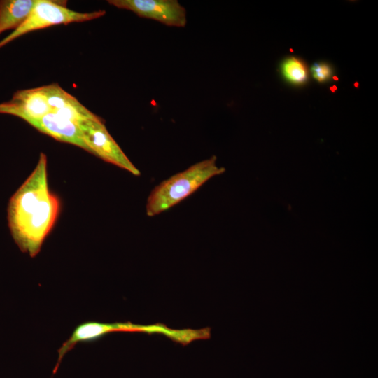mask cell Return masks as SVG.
Masks as SVG:
<instances>
[{
    "label": "cell",
    "mask_w": 378,
    "mask_h": 378,
    "mask_svg": "<svg viewBox=\"0 0 378 378\" xmlns=\"http://www.w3.org/2000/svg\"><path fill=\"white\" fill-rule=\"evenodd\" d=\"M27 122L41 132L58 141L71 144L88 150L78 126L54 112L51 111L38 118L31 119Z\"/></svg>",
    "instance_id": "obj_7"
},
{
    "label": "cell",
    "mask_w": 378,
    "mask_h": 378,
    "mask_svg": "<svg viewBox=\"0 0 378 378\" xmlns=\"http://www.w3.org/2000/svg\"><path fill=\"white\" fill-rule=\"evenodd\" d=\"M280 71L286 82L294 86H302L309 79V71L305 62L296 57H288L283 60Z\"/></svg>",
    "instance_id": "obj_10"
},
{
    "label": "cell",
    "mask_w": 378,
    "mask_h": 378,
    "mask_svg": "<svg viewBox=\"0 0 378 378\" xmlns=\"http://www.w3.org/2000/svg\"><path fill=\"white\" fill-rule=\"evenodd\" d=\"M125 332V322L102 323L86 321L79 324L74 330L69 338L58 350V360L53 370L55 374L63 357L78 343L94 342L109 333Z\"/></svg>",
    "instance_id": "obj_8"
},
{
    "label": "cell",
    "mask_w": 378,
    "mask_h": 378,
    "mask_svg": "<svg viewBox=\"0 0 378 378\" xmlns=\"http://www.w3.org/2000/svg\"><path fill=\"white\" fill-rule=\"evenodd\" d=\"M51 112L41 87L16 92L12 99L0 103V113L19 117L27 122Z\"/></svg>",
    "instance_id": "obj_6"
},
{
    "label": "cell",
    "mask_w": 378,
    "mask_h": 378,
    "mask_svg": "<svg viewBox=\"0 0 378 378\" xmlns=\"http://www.w3.org/2000/svg\"><path fill=\"white\" fill-rule=\"evenodd\" d=\"M225 172L216 164V157L198 162L155 186L148 195L146 211L155 216L192 195L208 180Z\"/></svg>",
    "instance_id": "obj_2"
},
{
    "label": "cell",
    "mask_w": 378,
    "mask_h": 378,
    "mask_svg": "<svg viewBox=\"0 0 378 378\" xmlns=\"http://www.w3.org/2000/svg\"><path fill=\"white\" fill-rule=\"evenodd\" d=\"M65 2L37 0L24 22L0 41V48L29 32L54 25L90 21L99 18L106 13L103 10L90 13L74 11L67 8Z\"/></svg>",
    "instance_id": "obj_3"
},
{
    "label": "cell",
    "mask_w": 378,
    "mask_h": 378,
    "mask_svg": "<svg viewBox=\"0 0 378 378\" xmlns=\"http://www.w3.org/2000/svg\"><path fill=\"white\" fill-rule=\"evenodd\" d=\"M37 0H1L0 35L19 27L28 18Z\"/></svg>",
    "instance_id": "obj_9"
},
{
    "label": "cell",
    "mask_w": 378,
    "mask_h": 378,
    "mask_svg": "<svg viewBox=\"0 0 378 378\" xmlns=\"http://www.w3.org/2000/svg\"><path fill=\"white\" fill-rule=\"evenodd\" d=\"M41 88L52 112L72 107L80 103L74 97L66 92L56 83L42 86Z\"/></svg>",
    "instance_id": "obj_11"
},
{
    "label": "cell",
    "mask_w": 378,
    "mask_h": 378,
    "mask_svg": "<svg viewBox=\"0 0 378 378\" xmlns=\"http://www.w3.org/2000/svg\"><path fill=\"white\" fill-rule=\"evenodd\" d=\"M57 197L48 188L47 158L41 153L33 172L10 198L8 208L12 236L22 252L34 257L59 213Z\"/></svg>",
    "instance_id": "obj_1"
},
{
    "label": "cell",
    "mask_w": 378,
    "mask_h": 378,
    "mask_svg": "<svg viewBox=\"0 0 378 378\" xmlns=\"http://www.w3.org/2000/svg\"><path fill=\"white\" fill-rule=\"evenodd\" d=\"M311 73L313 78L321 83L329 81L334 75L332 66L323 62L314 63L311 67Z\"/></svg>",
    "instance_id": "obj_12"
},
{
    "label": "cell",
    "mask_w": 378,
    "mask_h": 378,
    "mask_svg": "<svg viewBox=\"0 0 378 378\" xmlns=\"http://www.w3.org/2000/svg\"><path fill=\"white\" fill-rule=\"evenodd\" d=\"M78 126L88 152L135 176L140 175V171L109 134L101 118L80 122Z\"/></svg>",
    "instance_id": "obj_4"
},
{
    "label": "cell",
    "mask_w": 378,
    "mask_h": 378,
    "mask_svg": "<svg viewBox=\"0 0 378 378\" xmlns=\"http://www.w3.org/2000/svg\"><path fill=\"white\" fill-rule=\"evenodd\" d=\"M108 3L167 26L183 27L187 22L186 10L176 0H109Z\"/></svg>",
    "instance_id": "obj_5"
}]
</instances>
